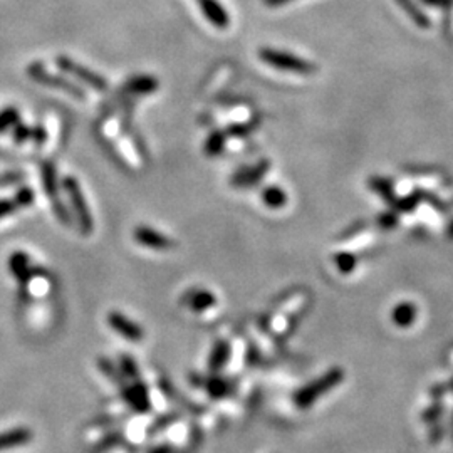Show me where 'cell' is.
<instances>
[{
  "label": "cell",
  "mask_w": 453,
  "mask_h": 453,
  "mask_svg": "<svg viewBox=\"0 0 453 453\" xmlns=\"http://www.w3.org/2000/svg\"><path fill=\"white\" fill-rule=\"evenodd\" d=\"M343 380V373L339 369H331L329 373L322 374L319 380L309 383L307 386H304L302 390H299L298 393L294 395V403L295 407L300 409H306L312 407L317 398L321 395L328 393L333 386H336L339 381Z\"/></svg>",
  "instance_id": "1"
},
{
  "label": "cell",
  "mask_w": 453,
  "mask_h": 453,
  "mask_svg": "<svg viewBox=\"0 0 453 453\" xmlns=\"http://www.w3.org/2000/svg\"><path fill=\"white\" fill-rule=\"evenodd\" d=\"M259 58L264 60L269 66L281 69V71L298 72V74H312L316 72L314 64L307 63V60L295 58V56L289 54V52H282L276 49H260Z\"/></svg>",
  "instance_id": "2"
},
{
  "label": "cell",
  "mask_w": 453,
  "mask_h": 453,
  "mask_svg": "<svg viewBox=\"0 0 453 453\" xmlns=\"http://www.w3.org/2000/svg\"><path fill=\"white\" fill-rule=\"evenodd\" d=\"M64 189H66L69 200H71V205L74 207V212H76L77 222H79L81 232L84 235H89L93 232V217H91V212L88 208V203H86L84 195H82L79 183H77L76 178H66L64 180Z\"/></svg>",
  "instance_id": "3"
},
{
  "label": "cell",
  "mask_w": 453,
  "mask_h": 453,
  "mask_svg": "<svg viewBox=\"0 0 453 453\" xmlns=\"http://www.w3.org/2000/svg\"><path fill=\"white\" fill-rule=\"evenodd\" d=\"M58 66L63 69V71L72 74L74 77H77V79L84 82V84H88L89 88H93L96 91L108 89V81L104 79L103 76H99L98 72L91 71L88 68L81 66V64H77L76 60L60 56V58H58Z\"/></svg>",
  "instance_id": "4"
},
{
  "label": "cell",
  "mask_w": 453,
  "mask_h": 453,
  "mask_svg": "<svg viewBox=\"0 0 453 453\" xmlns=\"http://www.w3.org/2000/svg\"><path fill=\"white\" fill-rule=\"evenodd\" d=\"M42 183H44L46 193L49 195L52 200V208H54L58 219L63 222V224H69L71 222V217H69L68 208L60 203L59 193H58V177H56L54 167L51 163L42 165Z\"/></svg>",
  "instance_id": "5"
},
{
  "label": "cell",
  "mask_w": 453,
  "mask_h": 453,
  "mask_svg": "<svg viewBox=\"0 0 453 453\" xmlns=\"http://www.w3.org/2000/svg\"><path fill=\"white\" fill-rule=\"evenodd\" d=\"M269 168H271V163H269L267 160H262L257 165H254V167L238 170V172L232 177L230 183H232L235 189H247V186L257 185V183L264 180L265 173L269 172Z\"/></svg>",
  "instance_id": "6"
},
{
  "label": "cell",
  "mask_w": 453,
  "mask_h": 453,
  "mask_svg": "<svg viewBox=\"0 0 453 453\" xmlns=\"http://www.w3.org/2000/svg\"><path fill=\"white\" fill-rule=\"evenodd\" d=\"M133 237L139 245H145L148 249L168 250L175 245V242H173L172 238H168L167 235L156 232V230L150 229V226H136V229H134Z\"/></svg>",
  "instance_id": "7"
},
{
  "label": "cell",
  "mask_w": 453,
  "mask_h": 453,
  "mask_svg": "<svg viewBox=\"0 0 453 453\" xmlns=\"http://www.w3.org/2000/svg\"><path fill=\"white\" fill-rule=\"evenodd\" d=\"M108 324L116 331L120 336H123L128 341L138 343L143 339V329L138 324H134L132 319L121 314V312L113 311L108 314Z\"/></svg>",
  "instance_id": "8"
},
{
  "label": "cell",
  "mask_w": 453,
  "mask_h": 453,
  "mask_svg": "<svg viewBox=\"0 0 453 453\" xmlns=\"http://www.w3.org/2000/svg\"><path fill=\"white\" fill-rule=\"evenodd\" d=\"M123 396L134 411L146 413L150 409V396H148V390L143 383L136 381L132 386H126L123 390Z\"/></svg>",
  "instance_id": "9"
},
{
  "label": "cell",
  "mask_w": 453,
  "mask_h": 453,
  "mask_svg": "<svg viewBox=\"0 0 453 453\" xmlns=\"http://www.w3.org/2000/svg\"><path fill=\"white\" fill-rule=\"evenodd\" d=\"M30 72H32V76L36 77V79H39L41 82H44V84H47V86H52V88H59V89L66 91V93H69V94L74 96V98H77V99H86V96L82 94V89L79 88V86L72 84L71 81L63 79V77L51 76V74H47L46 71H42V69H32Z\"/></svg>",
  "instance_id": "10"
},
{
  "label": "cell",
  "mask_w": 453,
  "mask_h": 453,
  "mask_svg": "<svg viewBox=\"0 0 453 453\" xmlns=\"http://www.w3.org/2000/svg\"><path fill=\"white\" fill-rule=\"evenodd\" d=\"M198 4H200V8H202L203 15L207 17L215 27L219 29L229 27L230 24L229 14H226L225 8L222 7L217 0H198Z\"/></svg>",
  "instance_id": "11"
},
{
  "label": "cell",
  "mask_w": 453,
  "mask_h": 453,
  "mask_svg": "<svg viewBox=\"0 0 453 453\" xmlns=\"http://www.w3.org/2000/svg\"><path fill=\"white\" fill-rule=\"evenodd\" d=\"M8 269L15 279H19L23 284H27L29 279L32 277V269H30L29 257L24 252H14L8 259Z\"/></svg>",
  "instance_id": "12"
},
{
  "label": "cell",
  "mask_w": 453,
  "mask_h": 453,
  "mask_svg": "<svg viewBox=\"0 0 453 453\" xmlns=\"http://www.w3.org/2000/svg\"><path fill=\"white\" fill-rule=\"evenodd\" d=\"M32 440V431L27 428H12L0 433V450H8V448L23 447Z\"/></svg>",
  "instance_id": "13"
},
{
  "label": "cell",
  "mask_w": 453,
  "mask_h": 453,
  "mask_svg": "<svg viewBox=\"0 0 453 453\" xmlns=\"http://www.w3.org/2000/svg\"><path fill=\"white\" fill-rule=\"evenodd\" d=\"M160 82L153 76H134L125 84L126 93L132 94H148L158 89Z\"/></svg>",
  "instance_id": "14"
},
{
  "label": "cell",
  "mask_w": 453,
  "mask_h": 453,
  "mask_svg": "<svg viewBox=\"0 0 453 453\" xmlns=\"http://www.w3.org/2000/svg\"><path fill=\"white\" fill-rule=\"evenodd\" d=\"M185 300L191 311L195 312H205L207 309H210L217 304L215 295H213L210 291H193V293L186 295Z\"/></svg>",
  "instance_id": "15"
},
{
  "label": "cell",
  "mask_w": 453,
  "mask_h": 453,
  "mask_svg": "<svg viewBox=\"0 0 453 453\" xmlns=\"http://www.w3.org/2000/svg\"><path fill=\"white\" fill-rule=\"evenodd\" d=\"M229 358H230L229 343L225 341L215 343V346H213V350L210 352V359H208V368H210V371L213 373L220 371V369L226 364Z\"/></svg>",
  "instance_id": "16"
},
{
  "label": "cell",
  "mask_w": 453,
  "mask_h": 453,
  "mask_svg": "<svg viewBox=\"0 0 453 453\" xmlns=\"http://www.w3.org/2000/svg\"><path fill=\"white\" fill-rule=\"evenodd\" d=\"M262 200L265 207L272 208V210H277V208H282L287 203V195L284 190H281L279 186H267L262 191Z\"/></svg>",
  "instance_id": "17"
},
{
  "label": "cell",
  "mask_w": 453,
  "mask_h": 453,
  "mask_svg": "<svg viewBox=\"0 0 453 453\" xmlns=\"http://www.w3.org/2000/svg\"><path fill=\"white\" fill-rule=\"evenodd\" d=\"M226 133L225 132H215L208 136L207 143H205V153L208 156H217L224 151Z\"/></svg>",
  "instance_id": "18"
},
{
  "label": "cell",
  "mask_w": 453,
  "mask_h": 453,
  "mask_svg": "<svg viewBox=\"0 0 453 453\" xmlns=\"http://www.w3.org/2000/svg\"><path fill=\"white\" fill-rule=\"evenodd\" d=\"M230 391L229 381L222 380L219 376H213L210 380H207V393L212 396L213 400L224 398V396Z\"/></svg>",
  "instance_id": "19"
},
{
  "label": "cell",
  "mask_w": 453,
  "mask_h": 453,
  "mask_svg": "<svg viewBox=\"0 0 453 453\" xmlns=\"http://www.w3.org/2000/svg\"><path fill=\"white\" fill-rule=\"evenodd\" d=\"M396 2H398V6L402 7L409 17H411L413 23L420 25V27H428V24H430L428 19L421 14V11H418V7L411 2V0H396Z\"/></svg>",
  "instance_id": "20"
},
{
  "label": "cell",
  "mask_w": 453,
  "mask_h": 453,
  "mask_svg": "<svg viewBox=\"0 0 453 453\" xmlns=\"http://www.w3.org/2000/svg\"><path fill=\"white\" fill-rule=\"evenodd\" d=\"M257 126V120H252L250 123H243V125H234L226 129V136H247L252 129Z\"/></svg>",
  "instance_id": "21"
},
{
  "label": "cell",
  "mask_w": 453,
  "mask_h": 453,
  "mask_svg": "<svg viewBox=\"0 0 453 453\" xmlns=\"http://www.w3.org/2000/svg\"><path fill=\"white\" fill-rule=\"evenodd\" d=\"M34 202V193L30 189H20L15 195V207H27Z\"/></svg>",
  "instance_id": "22"
},
{
  "label": "cell",
  "mask_w": 453,
  "mask_h": 453,
  "mask_svg": "<svg viewBox=\"0 0 453 453\" xmlns=\"http://www.w3.org/2000/svg\"><path fill=\"white\" fill-rule=\"evenodd\" d=\"M121 369H123L126 378H136L138 376V369L134 361L129 358V356H123L121 358Z\"/></svg>",
  "instance_id": "23"
},
{
  "label": "cell",
  "mask_w": 453,
  "mask_h": 453,
  "mask_svg": "<svg viewBox=\"0 0 453 453\" xmlns=\"http://www.w3.org/2000/svg\"><path fill=\"white\" fill-rule=\"evenodd\" d=\"M336 264L343 272H350L355 267V259L347 254H339L336 255Z\"/></svg>",
  "instance_id": "24"
},
{
  "label": "cell",
  "mask_w": 453,
  "mask_h": 453,
  "mask_svg": "<svg viewBox=\"0 0 453 453\" xmlns=\"http://www.w3.org/2000/svg\"><path fill=\"white\" fill-rule=\"evenodd\" d=\"M15 120H17L15 111H6V113H4V115L0 116V132H2V129H6L8 125L14 123Z\"/></svg>",
  "instance_id": "25"
},
{
  "label": "cell",
  "mask_w": 453,
  "mask_h": 453,
  "mask_svg": "<svg viewBox=\"0 0 453 453\" xmlns=\"http://www.w3.org/2000/svg\"><path fill=\"white\" fill-rule=\"evenodd\" d=\"M15 210V203L12 200H0V219L7 217L8 213Z\"/></svg>",
  "instance_id": "26"
},
{
  "label": "cell",
  "mask_w": 453,
  "mask_h": 453,
  "mask_svg": "<svg viewBox=\"0 0 453 453\" xmlns=\"http://www.w3.org/2000/svg\"><path fill=\"white\" fill-rule=\"evenodd\" d=\"M30 134H32V132H29L27 128H24V126H20V128L15 132V141H24L25 138L30 136Z\"/></svg>",
  "instance_id": "27"
},
{
  "label": "cell",
  "mask_w": 453,
  "mask_h": 453,
  "mask_svg": "<svg viewBox=\"0 0 453 453\" xmlns=\"http://www.w3.org/2000/svg\"><path fill=\"white\" fill-rule=\"evenodd\" d=\"M30 136L36 138V141H37V143L46 141V132H44V129H41V128H37L36 132H34V134H30Z\"/></svg>",
  "instance_id": "28"
},
{
  "label": "cell",
  "mask_w": 453,
  "mask_h": 453,
  "mask_svg": "<svg viewBox=\"0 0 453 453\" xmlns=\"http://www.w3.org/2000/svg\"><path fill=\"white\" fill-rule=\"evenodd\" d=\"M287 2H291V0H264V4L267 7H279V6H284Z\"/></svg>",
  "instance_id": "29"
},
{
  "label": "cell",
  "mask_w": 453,
  "mask_h": 453,
  "mask_svg": "<svg viewBox=\"0 0 453 453\" xmlns=\"http://www.w3.org/2000/svg\"><path fill=\"white\" fill-rule=\"evenodd\" d=\"M168 452H170L168 447H160V448H156L153 453H168Z\"/></svg>",
  "instance_id": "30"
},
{
  "label": "cell",
  "mask_w": 453,
  "mask_h": 453,
  "mask_svg": "<svg viewBox=\"0 0 453 453\" xmlns=\"http://www.w3.org/2000/svg\"><path fill=\"white\" fill-rule=\"evenodd\" d=\"M425 2H428V4H435V6H438L440 0H425Z\"/></svg>",
  "instance_id": "31"
}]
</instances>
